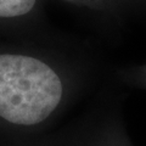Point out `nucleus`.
<instances>
[{
  "instance_id": "2",
  "label": "nucleus",
  "mask_w": 146,
  "mask_h": 146,
  "mask_svg": "<svg viewBox=\"0 0 146 146\" xmlns=\"http://www.w3.org/2000/svg\"><path fill=\"white\" fill-rule=\"evenodd\" d=\"M35 0H0V17H17L29 12Z\"/></svg>"
},
{
  "instance_id": "1",
  "label": "nucleus",
  "mask_w": 146,
  "mask_h": 146,
  "mask_svg": "<svg viewBox=\"0 0 146 146\" xmlns=\"http://www.w3.org/2000/svg\"><path fill=\"white\" fill-rule=\"evenodd\" d=\"M62 82L46 63L22 55H0V121L32 128L46 122L60 106Z\"/></svg>"
}]
</instances>
